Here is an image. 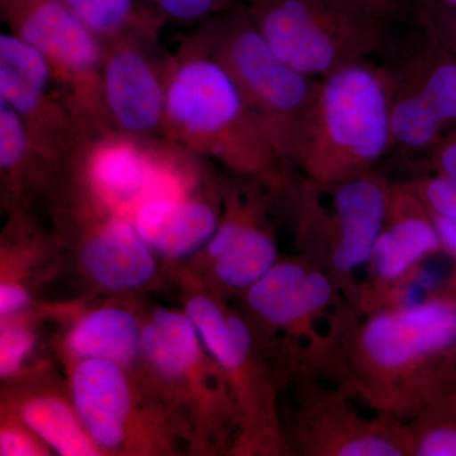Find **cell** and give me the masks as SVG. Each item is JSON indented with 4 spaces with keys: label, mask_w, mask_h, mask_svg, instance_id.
Masks as SVG:
<instances>
[{
    "label": "cell",
    "mask_w": 456,
    "mask_h": 456,
    "mask_svg": "<svg viewBox=\"0 0 456 456\" xmlns=\"http://www.w3.org/2000/svg\"><path fill=\"white\" fill-rule=\"evenodd\" d=\"M452 289L373 310H356L344 301L302 364L371 413L410 422L456 375Z\"/></svg>",
    "instance_id": "obj_1"
},
{
    "label": "cell",
    "mask_w": 456,
    "mask_h": 456,
    "mask_svg": "<svg viewBox=\"0 0 456 456\" xmlns=\"http://www.w3.org/2000/svg\"><path fill=\"white\" fill-rule=\"evenodd\" d=\"M163 139L218 161L233 175L260 180L281 196L292 184L290 164L196 32L171 55Z\"/></svg>",
    "instance_id": "obj_2"
},
{
    "label": "cell",
    "mask_w": 456,
    "mask_h": 456,
    "mask_svg": "<svg viewBox=\"0 0 456 456\" xmlns=\"http://www.w3.org/2000/svg\"><path fill=\"white\" fill-rule=\"evenodd\" d=\"M392 150L391 108L382 66L362 61L317 79L290 165L335 184L374 173Z\"/></svg>",
    "instance_id": "obj_3"
},
{
    "label": "cell",
    "mask_w": 456,
    "mask_h": 456,
    "mask_svg": "<svg viewBox=\"0 0 456 456\" xmlns=\"http://www.w3.org/2000/svg\"><path fill=\"white\" fill-rule=\"evenodd\" d=\"M389 189L391 182L374 171L335 184L301 175L287 191L298 255L326 272L351 305L362 285L356 273L367 269L382 230Z\"/></svg>",
    "instance_id": "obj_4"
},
{
    "label": "cell",
    "mask_w": 456,
    "mask_h": 456,
    "mask_svg": "<svg viewBox=\"0 0 456 456\" xmlns=\"http://www.w3.org/2000/svg\"><path fill=\"white\" fill-rule=\"evenodd\" d=\"M246 8L275 55L312 79L367 61L387 44L388 16L356 0H253Z\"/></svg>",
    "instance_id": "obj_5"
},
{
    "label": "cell",
    "mask_w": 456,
    "mask_h": 456,
    "mask_svg": "<svg viewBox=\"0 0 456 456\" xmlns=\"http://www.w3.org/2000/svg\"><path fill=\"white\" fill-rule=\"evenodd\" d=\"M196 33L231 75L279 155L290 164L317 79L275 55L244 4L200 20Z\"/></svg>",
    "instance_id": "obj_6"
},
{
    "label": "cell",
    "mask_w": 456,
    "mask_h": 456,
    "mask_svg": "<svg viewBox=\"0 0 456 456\" xmlns=\"http://www.w3.org/2000/svg\"><path fill=\"white\" fill-rule=\"evenodd\" d=\"M207 353L226 377L235 403L237 455H288L281 428V379L244 314L204 297L189 308Z\"/></svg>",
    "instance_id": "obj_7"
},
{
    "label": "cell",
    "mask_w": 456,
    "mask_h": 456,
    "mask_svg": "<svg viewBox=\"0 0 456 456\" xmlns=\"http://www.w3.org/2000/svg\"><path fill=\"white\" fill-rule=\"evenodd\" d=\"M281 411L288 454L297 456H412L407 422L365 415L344 389L305 364L281 379Z\"/></svg>",
    "instance_id": "obj_8"
},
{
    "label": "cell",
    "mask_w": 456,
    "mask_h": 456,
    "mask_svg": "<svg viewBox=\"0 0 456 456\" xmlns=\"http://www.w3.org/2000/svg\"><path fill=\"white\" fill-rule=\"evenodd\" d=\"M0 16L46 60L62 103L90 137L112 134L102 86L103 44L62 0H0Z\"/></svg>",
    "instance_id": "obj_9"
},
{
    "label": "cell",
    "mask_w": 456,
    "mask_h": 456,
    "mask_svg": "<svg viewBox=\"0 0 456 456\" xmlns=\"http://www.w3.org/2000/svg\"><path fill=\"white\" fill-rule=\"evenodd\" d=\"M242 299L244 316L257 341L264 345L270 336L274 338L270 360L278 335H283L281 374L301 364L336 308L346 301L330 275L301 255L279 259L242 293Z\"/></svg>",
    "instance_id": "obj_10"
},
{
    "label": "cell",
    "mask_w": 456,
    "mask_h": 456,
    "mask_svg": "<svg viewBox=\"0 0 456 456\" xmlns=\"http://www.w3.org/2000/svg\"><path fill=\"white\" fill-rule=\"evenodd\" d=\"M421 27V37L380 66L388 86L392 149L428 154L456 134V53Z\"/></svg>",
    "instance_id": "obj_11"
},
{
    "label": "cell",
    "mask_w": 456,
    "mask_h": 456,
    "mask_svg": "<svg viewBox=\"0 0 456 456\" xmlns=\"http://www.w3.org/2000/svg\"><path fill=\"white\" fill-rule=\"evenodd\" d=\"M160 26L103 41L102 86L114 131L140 140H164L171 55L159 42Z\"/></svg>",
    "instance_id": "obj_12"
},
{
    "label": "cell",
    "mask_w": 456,
    "mask_h": 456,
    "mask_svg": "<svg viewBox=\"0 0 456 456\" xmlns=\"http://www.w3.org/2000/svg\"><path fill=\"white\" fill-rule=\"evenodd\" d=\"M187 152L165 140L112 132L90 139L75 167L93 198L108 211L122 215L150 198L184 191L174 165Z\"/></svg>",
    "instance_id": "obj_13"
},
{
    "label": "cell",
    "mask_w": 456,
    "mask_h": 456,
    "mask_svg": "<svg viewBox=\"0 0 456 456\" xmlns=\"http://www.w3.org/2000/svg\"><path fill=\"white\" fill-rule=\"evenodd\" d=\"M0 99L22 119L33 146L61 167H73L90 137L57 94L50 66L13 33L0 36Z\"/></svg>",
    "instance_id": "obj_14"
},
{
    "label": "cell",
    "mask_w": 456,
    "mask_h": 456,
    "mask_svg": "<svg viewBox=\"0 0 456 456\" xmlns=\"http://www.w3.org/2000/svg\"><path fill=\"white\" fill-rule=\"evenodd\" d=\"M222 188L224 212L206 253L222 289L242 294L279 260L277 241L266 221L269 198L279 193L254 178L248 179L246 189L230 183Z\"/></svg>",
    "instance_id": "obj_15"
},
{
    "label": "cell",
    "mask_w": 456,
    "mask_h": 456,
    "mask_svg": "<svg viewBox=\"0 0 456 456\" xmlns=\"http://www.w3.org/2000/svg\"><path fill=\"white\" fill-rule=\"evenodd\" d=\"M75 191L86 215L80 256L89 278L114 292L149 283L156 272L154 251L141 239L134 222L104 208L83 182H75Z\"/></svg>",
    "instance_id": "obj_16"
},
{
    "label": "cell",
    "mask_w": 456,
    "mask_h": 456,
    "mask_svg": "<svg viewBox=\"0 0 456 456\" xmlns=\"http://www.w3.org/2000/svg\"><path fill=\"white\" fill-rule=\"evenodd\" d=\"M444 253L434 220L406 183H391L382 230L360 287L377 289L398 281L424 261ZM358 296V297H359Z\"/></svg>",
    "instance_id": "obj_17"
},
{
    "label": "cell",
    "mask_w": 456,
    "mask_h": 456,
    "mask_svg": "<svg viewBox=\"0 0 456 456\" xmlns=\"http://www.w3.org/2000/svg\"><path fill=\"white\" fill-rule=\"evenodd\" d=\"M126 368L108 360H80L71 371L73 406L102 452L128 449L137 419L136 391Z\"/></svg>",
    "instance_id": "obj_18"
},
{
    "label": "cell",
    "mask_w": 456,
    "mask_h": 456,
    "mask_svg": "<svg viewBox=\"0 0 456 456\" xmlns=\"http://www.w3.org/2000/svg\"><path fill=\"white\" fill-rule=\"evenodd\" d=\"M132 222L154 253L179 259L208 244L221 218L208 200L178 191L150 198Z\"/></svg>",
    "instance_id": "obj_19"
},
{
    "label": "cell",
    "mask_w": 456,
    "mask_h": 456,
    "mask_svg": "<svg viewBox=\"0 0 456 456\" xmlns=\"http://www.w3.org/2000/svg\"><path fill=\"white\" fill-rule=\"evenodd\" d=\"M204 347L187 314L156 310L142 325L141 358L158 379L171 386H187L206 364Z\"/></svg>",
    "instance_id": "obj_20"
},
{
    "label": "cell",
    "mask_w": 456,
    "mask_h": 456,
    "mask_svg": "<svg viewBox=\"0 0 456 456\" xmlns=\"http://www.w3.org/2000/svg\"><path fill=\"white\" fill-rule=\"evenodd\" d=\"M142 323L136 314L117 305L97 308L80 318L66 336L71 358L99 359L130 367L141 355Z\"/></svg>",
    "instance_id": "obj_21"
},
{
    "label": "cell",
    "mask_w": 456,
    "mask_h": 456,
    "mask_svg": "<svg viewBox=\"0 0 456 456\" xmlns=\"http://www.w3.org/2000/svg\"><path fill=\"white\" fill-rule=\"evenodd\" d=\"M25 425L42 443L64 456H92L102 450L92 440L73 404L51 395L27 398L18 411Z\"/></svg>",
    "instance_id": "obj_22"
},
{
    "label": "cell",
    "mask_w": 456,
    "mask_h": 456,
    "mask_svg": "<svg viewBox=\"0 0 456 456\" xmlns=\"http://www.w3.org/2000/svg\"><path fill=\"white\" fill-rule=\"evenodd\" d=\"M407 424L412 456H456V375Z\"/></svg>",
    "instance_id": "obj_23"
},
{
    "label": "cell",
    "mask_w": 456,
    "mask_h": 456,
    "mask_svg": "<svg viewBox=\"0 0 456 456\" xmlns=\"http://www.w3.org/2000/svg\"><path fill=\"white\" fill-rule=\"evenodd\" d=\"M66 4L102 42L164 23L146 0H68Z\"/></svg>",
    "instance_id": "obj_24"
},
{
    "label": "cell",
    "mask_w": 456,
    "mask_h": 456,
    "mask_svg": "<svg viewBox=\"0 0 456 456\" xmlns=\"http://www.w3.org/2000/svg\"><path fill=\"white\" fill-rule=\"evenodd\" d=\"M406 185L424 204L431 217L456 220V179L428 173L407 180Z\"/></svg>",
    "instance_id": "obj_25"
},
{
    "label": "cell",
    "mask_w": 456,
    "mask_h": 456,
    "mask_svg": "<svg viewBox=\"0 0 456 456\" xmlns=\"http://www.w3.org/2000/svg\"><path fill=\"white\" fill-rule=\"evenodd\" d=\"M158 16L167 22L198 23L213 14L250 0H146Z\"/></svg>",
    "instance_id": "obj_26"
},
{
    "label": "cell",
    "mask_w": 456,
    "mask_h": 456,
    "mask_svg": "<svg viewBox=\"0 0 456 456\" xmlns=\"http://www.w3.org/2000/svg\"><path fill=\"white\" fill-rule=\"evenodd\" d=\"M36 338L26 326H2L0 334V374L2 378L14 375L35 346Z\"/></svg>",
    "instance_id": "obj_27"
},
{
    "label": "cell",
    "mask_w": 456,
    "mask_h": 456,
    "mask_svg": "<svg viewBox=\"0 0 456 456\" xmlns=\"http://www.w3.org/2000/svg\"><path fill=\"white\" fill-rule=\"evenodd\" d=\"M25 425H7L0 432V454L3 456L44 455L45 452Z\"/></svg>",
    "instance_id": "obj_28"
},
{
    "label": "cell",
    "mask_w": 456,
    "mask_h": 456,
    "mask_svg": "<svg viewBox=\"0 0 456 456\" xmlns=\"http://www.w3.org/2000/svg\"><path fill=\"white\" fill-rule=\"evenodd\" d=\"M426 155L428 173L444 174L456 179V134L440 141Z\"/></svg>",
    "instance_id": "obj_29"
},
{
    "label": "cell",
    "mask_w": 456,
    "mask_h": 456,
    "mask_svg": "<svg viewBox=\"0 0 456 456\" xmlns=\"http://www.w3.org/2000/svg\"><path fill=\"white\" fill-rule=\"evenodd\" d=\"M29 294L16 281H3L0 285V314L2 318L14 316L28 307Z\"/></svg>",
    "instance_id": "obj_30"
},
{
    "label": "cell",
    "mask_w": 456,
    "mask_h": 456,
    "mask_svg": "<svg viewBox=\"0 0 456 456\" xmlns=\"http://www.w3.org/2000/svg\"><path fill=\"white\" fill-rule=\"evenodd\" d=\"M419 23L430 25L456 14V0H415Z\"/></svg>",
    "instance_id": "obj_31"
},
{
    "label": "cell",
    "mask_w": 456,
    "mask_h": 456,
    "mask_svg": "<svg viewBox=\"0 0 456 456\" xmlns=\"http://www.w3.org/2000/svg\"><path fill=\"white\" fill-rule=\"evenodd\" d=\"M439 233L443 251L452 256L456 263V220L432 217Z\"/></svg>",
    "instance_id": "obj_32"
},
{
    "label": "cell",
    "mask_w": 456,
    "mask_h": 456,
    "mask_svg": "<svg viewBox=\"0 0 456 456\" xmlns=\"http://www.w3.org/2000/svg\"><path fill=\"white\" fill-rule=\"evenodd\" d=\"M428 27L432 32L436 33L437 36L445 42L446 45L456 53V14L443 18L437 22L430 23V25H422Z\"/></svg>",
    "instance_id": "obj_33"
},
{
    "label": "cell",
    "mask_w": 456,
    "mask_h": 456,
    "mask_svg": "<svg viewBox=\"0 0 456 456\" xmlns=\"http://www.w3.org/2000/svg\"><path fill=\"white\" fill-rule=\"evenodd\" d=\"M250 2H253V0H250ZM356 2L374 9L379 13L386 14V16H389L393 12V7H395V2H392V0H356Z\"/></svg>",
    "instance_id": "obj_34"
},
{
    "label": "cell",
    "mask_w": 456,
    "mask_h": 456,
    "mask_svg": "<svg viewBox=\"0 0 456 456\" xmlns=\"http://www.w3.org/2000/svg\"><path fill=\"white\" fill-rule=\"evenodd\" d=\"M62 2H65V3H66V2H68V0H62Z\"/></svg>",
    "instance_id": "obj_35"
},
{
    "label": "cell",
    "mask_w": 456,
    "mask_h": 456,
    "mask_svg": "<svg viewBox=\"0 0 456 456\" xmlns=\"http://www.w3.org/2000/svg\"><path fill=\"white\" fill-rule=\"evenodd\" d=\"M392 2H395V0H392Z\"/></svg>",
    "instance_id": "obj_36"
}]
</instances>
